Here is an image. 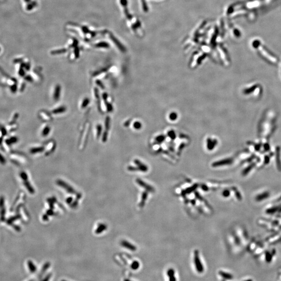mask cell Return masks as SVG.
<instances>
[{
	"instance_id": "cell-5",
	"label": "cell",
	"mask_w": 281,
	"mask_h": 281,
	"mask_svg": "<svg viewBox=\"0 0 281 281\" xmlns=\"http://www.w3.org/2000/svg\"><path fill=\"white\" fill-rule=\"evenodd\" d=\"M107 225L104 223H100L99 224V226L97 227V230L95 231V233L97 234H100L105 230L107 229Z\"/></svg>"
},
{
	"instance_id": "cell-24",
	"label": "cell",
	"mask_w": 281,
	"mask_h": 281,
	"mask_svg": "<svg viewBox=\"0 0 281 281\" xmlns=\"http://www.w3.org/2000/svg\"><path fill=\"white\" fill-rule=\"evenodd\" d=\"M33 281V280H31V281Z\"/></svg>"
},
{
	"instance_id": "cell-17",
	"label": "cell",
	"mask_w": 281,
	"mask_h": 281,
	"mask_svg": "<svg viewBox=\"0 0 281 281\" xmlns=\"http://www.w3.org/2000/svg\"><path fill=\"white\" fill-rule=\"evenodd\" d=\"M107 132H105V133H104V134H103V142H105L106 141V140H107Z\"/></svg>"
},
{
	"instance_id": "cell-3",
	"label": "cell",
	"mask_w": 281,
	"mask_h": 281,
	"mask_svg": "<svg viewBox=\"0 0 281 281\" xmlns=\"http://www.w3.org/2000/svg\"><path fill=\"white\" fill-rule=\"evenodd\" d=\"M120 244H121V245L122 247H124V248H127V249L130 250V251H136V247L134 245H132V244H131L130 243L128 242L127 241H125V240L122 241Z\"/></svg>"
},
{
	"instance_id": "cell-12",
	"label": "cell",
	"mask_w": 281,
	"mask_h": 281,
	"mask_svg": "<svg viewBox=\"0 0 281 281\" xmlns=\"http://www.w3.org/2000/svg\"><path fill=\"white\" fill-rule=\"evenodd\" d=\"M43 151V147H38V148H34L32 149V150L31 151V152L32 153H38V152H41Z\"/></svg>"
},
{
	"instance_id": "cell-16",
	"label": "cell",
	"mask_w": 281,
	"mask_h": 281,
	"mask_svg": "<svg viewBox=\"0 0 281 281\" xmlns=\"http://www.w3.org/2000/svg\"><path fill=\"white\" fill-rule=\"evenodd\" d=\"M101 131H102V127L100 126H97V136H99L100 134Z\"/></svg>"
},
{
	"instance_id": "cell-8",
	"label": "cell",
	"mask_w": 281,
	"mask_h": 281,
	"mask_svg": "<svg viewBox=\"0 0 281 281\" xmlns=\"http://www.w3.org/2000/svg\"><path fill=\"white\" fill-rule=\"evenodd\" d=\"M28 266H29V269L30 270V271L31 272L34 273V272L36 271V266L33 264V262L31 261H28Z\"/></svg>"
},
{
	"instance_id": "cell-7",
	"label": "cell",
	"mask_w": 281,
	"mask_h": 281,
	"mask_svg": "<svg viewBox=\"0 0 281 281\" xmlns=\"http://www.w3.org/2000/svg\"><path fill=\"white\" fill-rule=\"evenodd\" d=\"M61 87L59 86V85H58L56 87V89H55V90L54 92V99L55 100H58L59 97H60V92H61Z\"/></svg>"
},
{
	"instance_id": "cell-1",
	"label": "cell",
	"mask_w": 281,
	"mask_h": 281,
	"mask_svg": "<svg viewBox=\"0 0 281 281\" xmlns=\"http://www.w3.org/2000/svg\"><path fill=\"white\" fill-rule=\"evenodd\" d=\"M194 263L195 265L197 271L200 273H203L204 269L203 264L202 263L201 261L200 260V256L198 251H195L194 253Z\"/></svg>"
},
{
	"instance_id": "cell-13",
	"label": "cell",
	"mask_w": 281,
	"mask_h": 281,
	"mask_svg": "<svg viewBox=\"0 0 281 281\" xmlns=\"http://www.w3.org/2000/svg\"><path fill=\"white\" fill-rule=\"evenodd\" d=\"M50 128L48 127H46V128L43 131V136H46L47 135H48V133L50 132Z\"/></svg>"
},
{
	"instance_id": "cell-9",
	"label": "cell",
	"mask_w": 281,
	"mask_h": 281,
	"mask_svg": "<svg viewBox=\"0 0 281 281\" xmlns=\"http://www.w3.org/2000/svg\"><path fill=\"white\" fill-rule=\"evenodd\" d=\"M66 110V109L65 107H60L58 108V109H54L53 111V113L54 114H60V113H62L63 112H65Z\"/></svg>"
},
{
	"instance_id": "cell-10",
	"label": "cell",
	"mask_w": 281,
	"mask_h": 281,
	"mask_svg": "<svg viewBox=\"0 0 281 281\" xmlns=\"http://www.w3.org/2000/svg\"><path fill=\"white\" fill-rule=\"evenodd\" d=\"M139 266L140 263H139L138 261H133V263H132V265H131V268L133 270H137L139 268Z\"/></svg>"
},
{
	"instance_id": "cell-23",
	"label": "cell",
	"mask_w": 281,
	"mask_h": 281,
	"mask_svg": "<svg viewBox=\"0 0 281 281\" xmlns=\"http://www.w3.org/2000/svg\"><path fill=\"white\" fill-rule=\"evenodd\" d=\"M65 281V280H62V281Z\"/></svg>"
},
{
	"instance_id": "cell-20",
	"label": "cell",
	"mask_w": 281,
	"mask_h": 281,
	"mask_svg": "<svg viewBox=\"0 0 281 281\" xmlns=\"http://www.w3.org/2000/svg\"><path fill=\"white\" fill-rule=\"evenodd\" d=\"M66 202L67 203L69 204H70V203L73 202V198L71 197H69V198H68L67 199Z\"/></svg>"
},
{
	"instance_id": "cell-2",
	"label": "cell",
	"mask_w": 281,
	"mask_h": 281,
	"mask_svg": "<svg viewBox=\"0 0 281 281\" xmlns=\"http://www.w3.org/2000/svg\"><path fill=\"white\" fill-rule=\"evenodd\" d=\"M56 183L58 185L61 186L65 190L67 191V192L71 194H78L77 193L76 190H75L73 187H71L69 185L67 184V183L63 182L61 180H58L56 181Z\"/></svg>"
},
{
	"instance_id": "cell-6",
	"label": "cell",
	"mask_w": 281,
	"mask_h": 281,
	"mask_svg": "<svg viewBox=\"0 0 281 281\" xmlns=\"http://www.w3.org/2000/svg\"><path fill=\"white\" fill-rule=\"evenodd\" d=\"M50 266H51V264H50V263L49 262H47L46 263L44 264V265L43 266L42 269L41 270V271L40 273L39 274V278H40V277H41L42 276L43 274L46 272V271L50 268Z\"/></svg>"
},
{
	"instance_id": "cell-18",
	"label": "cell",
	"mask_w": 281,
	"mask_h": 281,
	"mask_svg": "<svg viewBox=\"0 0 281 281\" xmlns=\"http://www.w3.org/2000/svg\"><path fill=\"white\" fill-rule=\"evenodd\" d=\"M109 118L108 117L106 119V122H105V126H106V128H108L109 127Z\"/></svg>"
},
{
	"instance_id": "cell-19",
	"label": "cell",
	"mask_w": 281,
	"mask_h": 281,
	"mask_svg": "<svg viewBox=\"0 0 281 281\" xmlns=\"http://www.w3.org/2000/svg\"><path fill=\"white\" fill-rule=\"evenodd\" d=\"M107 109L109 112H111L112 110V105L110 104H108L107 105Z\"/></svg>"
},
{
	"instance_id": "cell-15",
	"label": "cell",
	"mask_w": 281,
	"mask_h": 281,
	"mask_svg": "<svg viewBox=\"0 0 281 281\" xmlns=\"http://www.w3.org/2000/svg\"><path fill=\"white\" fill-rule=\"evenodd\" d=\"M51 278V274H49L48 275H46V277L41 281H49Z\"/></svg>"
},
{
	"instance_id": "cell-21",
	"label": "cell",
	"mask_w": 281,
	"mask_h": 281,
	"mask_svg": "<svg viewBox=\"0 0 281 281\" xmlns=\"http://www.w3.org/2000/svg\"><path fill=\"white\" fill-rule=\"evenodd\" d=\"M97 85H99L100 87H101V88H103V89H104V87H103V85L101 84V83L100 82V81H97Z\"/></svg>"
},
{
	"instance_id": "cell-4",
	"label": "cell",
	"mask_w": 281,
	"mask_h": 281,
	"mask_svg": "<svg viewBox=\"0 0 281 281\" xmlns=\"http://www.w3.org/2000/svg\"><path fill=\"white\" fill-rule=\"evenodd\" d=\"M167 275L169 278V281H176V278L175 275V273L173 269H169L167 271Z\"/></svg>"
},
{
	"instance_id": "cell-11",
	"label": "cell",
	"mask_w": 281,
	"mask_h": 281,
	"mask_svg": "<svg viewBox=\"0 0 281 281\" xmlns=\"http://www.w3.org/2000/svg\"><path fill=\"white\" fill-rule=\"evenodd\" d=\"M219 274H220V275L222 278H227L228 279V278H232V276L230 274H227V273H225V272H221H221H219Z\"/></svg>"
},
{
	"instance_id": "cell-14",
	"label": "cell",
	"mask_w": 281,
	"mask_h": 281,
	"mask_svg": "<svg viewBox=\"0 0 281 281\" xmlns=\"http://www.w3.org/2000/svg\"><path fill=\"white\" fill-rule=\"evenodd\" d=\"M89 102H90V101H89V100L88 99H85L83 100V103H82V108H84L85 107H86V106H87L88 104L89 103Z\"/></svg>"
},
{
	"instance_id": "cell-22",
	"label": "cell",
	"mask_w": 281,
	"mask_h": 281,
	"mask_svg": "<svg viewBox=\"0 0 281 281\" xmlns=\"http://www.w3.org/2000/svg\"><path fill=\"white\" fill-rule=\"evenodd\" d=\"M124 281H130V280H128V279H126V280H124Z\"/></svg>"
}]
</instances>
